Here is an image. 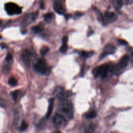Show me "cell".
I'll return each mask as SVG.
<instances>
[{
	"instance_id": "f546056e",
	"label": "cell",
	"mask_w": 133,
	"mask_h": 133,
	"mask_svg": "<svg viewBox=\"0 0 133 133\" xmlns=\"http://www.w3.org/2000/svg\"><path fill=\"white\" fill-rule=\"evenodd\" d=\"M124 3L126 5H129L133 4V0H124Z\"/></svg>"
},
{
	"instance_id": "7c38bea8",
	"label": "cell",
	"mask_w": 133,
	"mask_h": 133,
	"mask_svg": "<svg viewBox=\"0 0 133 133\" xmlns=\"http://www.w3.org/2000/svg\"><path fill=\"white\" fill-rule=\"evenodd\" d=\"M48 109L47 111L46 114V118L48 119L51 115V113L52 112L53 110V107H54V98H50L49 101H48Z\"/></svg>"
},
{
	"instance_id": "7a4b0ae2",
	"label": "cell",
	"mask_w": 133,
	"mask_h": 133,
	"mask_svg": "<svg viewBox=\"0 0 133 133\" xmlns=\"http://www.w3.org/2000/svg\"><path fill=\"white\" fill-rule=\"evenodd\" d=\"M34 66L36 71L42 74L48 75L50 72V69L48 67L46 61L43 58H39Z\"/></svg>"
},
{
	"instance_id": "9a60e30c",
	"label": "cell",
	"mask_w": 133,
	"mask_h": 133,
	"mask_svg": "<svg viewBox=\"0 0 133 133\" xmlns=\"http://www.w3.org/2000/svg\"><path fill=\"white\" fill-rule=\"evenodd\" d=\"M36 127L37 129L39 130L45 129L46 127V121L44 118H42L41 119L39 120L36 125Z\"/></svg>"
},
{
	"instance_id": "ba28073f",
	"label": "cell",
	"mask_w": 133,
	"mask_h": 133,
	"mask_svg": "<svg viewBox=\"0 0 133 133\" xmlns=\"http://www.w3.org/2000/svg\"><path fill=\"white\" fill-rule=\"evenodd\" d=\"M31 52L28 49H24L21 54V58L24 64L27 67H30L31 58Z\"/></svg>"
},
{
	"instance_id": "52a82bcc",
	"label": "cell",
	"mask_w": 133,
	"mask_h": 133,
	"mask_svg": "<svg viewBox=\"0 0 133 133\" xmlns=\"http://www.w3.org/2000/svg\"><path fill=\"white\" fill-rule=\"evenodd\" d=\"M52 123L56 127L60 128L64 127L66 125V121L63 116L58 113H56L52 117Z\"/></svg>"
},
{
	"instance_id": "d590c367",
	"label": "cell",
	"mask_w": 133,
	"mask_h": 133,
	"mask_svg": "<svg viewBox=\"0 0 133 133\" xmlns=\"http://www.w3.org/2000/svg\"><path fill=\"white\" fill-rule=\"evenodd\" d=\"M71 15L68 14V15H66L65 16V19H66V20H68V19H69V18L71 17Z\"/></svg>"
},
{
	"instance_id": "5b68a950",
	"label": "cell",
	"mask_w": 133,
	"mask_h": 133,
	"mask_svg": "<svg viewBox=\"0 0 133 133\" xmlns=\"http://www.w3.org/2000/svg\"><path fill=\"white\" fill-rule=\"evenodd\" d=\"M5 9L9 15H18L21 13V8L13 3H7L5 5Z\"/></svg>"
},
{
	"instance_id": "e0dca14e",
	"label": "cell",
	"mask_w": 133,
	"mask_h": 133,
	"mask_svg": "<svg viewBox=\"0 0 133 133\" xmlns=\"http://www.w3.org/2000/svg\"><path fill=\"white\" fill-rule=\"evenodd\" d=\"M94 54V52L93 51H88V52H87V51H81L79 54L80 55L84 58H87L88 57H91Z\"/></svg>"
},
{
	"instance_id": "836d02e7",
	"label": "cell",
	"mask_w": 133,
	"mask_h": 133,
	"mask_svg": "<svg viewBox=\"0 0 133 133\" xmlns=\"http://www.w3.org/2000/svg\"><path fill=\"white\" fill-rule=\"evenodd\" d=\"M92 33H93L92 30H89L88 31V32H87V36H90L91 35H92Z\"/></svg>"
},
{
	"instance_id": "4316f807",
	"label": "cell",
	"mask_w": 133,
	"mask_h": 133,
	"mask_svg": "<svg viewBox=\"0 0 133 133\" xmlns=\"http://www.w3.org/2000/svg\"><path fill=\"white\" fill-rule=\"evenodd\" d=\"M9 70H10V67L8 65H5L3 68V72L4 73H7L8 71H9Z\"/></svg>"
},
{
	"instance_id": "44dd1931",
	"label": "cell",
	"mask_w": 133,
	"mask_h": 133,
	"mask_svg": "<svg viewBox=\"0 0 133 133\" xmlns=\"http://www.w3.org/2000/svg\"><path fill=\"white\" fill-rule=\"evenodd\" d=\"M20 91L19 90H16L11 92L10 94H11V97L14 101H16L17 100V99L18 98V96L20 93Z\"/></svg>"
},
{
	"instance_id": "d6a6232c",
	"label": "cell",
	"mask_w": 133,
	"mask_h": 133,
	"mask_svg": "<svg viewBox=\"0 0 133 133\" xmlns=\"http://www.w3.org/2000/svg\"><path fill=\"white\" fill-rule=\"evenodd\" d=\"M39 6H40V7H41V9H44V3L42 1L40 2Z\"/></svg>"
},
{
	"instance_id": "8992f818",
	"label": "cell",
	"mask_w": 133,
	"mask_h": 133,
	"mask_svg": "<svg viewBox=\"0 0 133 133\" xmlns=\"http://www.w3.org/2000/svg\"><path fill=\"white\" fill-rule=\"evenodd\" d=\"M54 95L55 97L60 99H64L71 96V92L69 91H65L63 87L61 86H57L55 88Z\"/></svg>"
},
{
	"instance_id": "cb8c5ba5",
	"label": "cell",
	"mask_w": 133,
	"mask_h": 133,
	"mask_svg": "<svg viewBox=\"0 0 133 133\" xmlns=\"http://www.w3.org/2000/svg\"><path fill=\"white\" fill-rule=\"evenodd\" d=\"M68 49L67 45L65 43H62L61 46L60 48V51L61 53H65Z\"/></svg>"
},
{
	"instance_id": "8d00e7d4",
	"label": "cell",
	"mask_w": 133,
	"mask_h": 133,
	"mask_svg": "<svg viewBox=\"0 0 133 133\" xmlns=\"http://www.w3.org/2000/svg\"><path fill=\"white\" fill-rule=\"evenodd\" d=\"M2 23H3L2 21L1 20H0V26H2Z\"/></svg>"
},
{
	"instance_id": "d6986e66",
	"label": "cell",
	"mask_w": 133,
	"mask_h": 133,
	"mask_svg": "<svg viewBox=\"0 0 133 133\" xmlns=\"http://www.w3.org/2000/svg\"><path fill=\"white\" fill-rule=\"evenodd\" d=\"M49 47L47 46H43L42 47V48H41V50H40V53H41V55L42 56H45L49 51Z\"/></svg>"
},
{
	"instance_id": "e575fe53",
	"label": "cell",
	"mask_w": 133,
	"mask_h": 133,
	"mask_svg": "<svg viewBox=\"0 0 133 133\" xmlns=\"http://www.w3.org/2000/svg\"><path fill=\"white\" fill-rule=\"evenodd\" d=\"M83 15V14L82 13H81V12H77V13H76V14H75V16L76 17H81V16H82Z\"/></svg>"
},
{
	"instance_id": "603a6c76",
	"label": "cell",
	"mask_w": 133,
	"mask_h": 133,
	"mask_svg": "<svg viewBox=\"0 0 133 133\" xmlns=\"http://www.w3.org/2000/svg\"><path fill=\"white\" fill-rule=\"evenodd\" d=\"M32 31H33L35 33H39L43 31V29L41 26L37 25V26H33V27L32 28Z\"/></svg>"
},
{
	"instance_id": "9c48e42d",
	"label": "cell",
	"mask_w": 133,
	"mask_h": 133,
	"mask_svg": "<svg viewBox=\"0 0 133 133\" xmlns=\"http://www.w3.org/2000/svg\"><path fill=\"white\" fill-rule=\"evenodd\" d=\"M53 6L55 11L59 15H63L64 13V9L63 6L62 0H54Z\"/></svg>"
},
{
	"instance_id": "1f68e13d",
	"label": "cell",
	"mask_w": 133,
	"mask_h": 133,
	"mask_svg": "<svg viewBox=\"0 0 133 133\" xmlns=\"http://www.w3.org/2000/svg\"><path fill=\"white\" fill-rule=\"evenodd\" d=\"M0 47H1L2 49H4V48H7V45L5 43H0Z\"/></svg>"
},
{
	"instance_id": "f1b7e54d",
	"label": "cell",
	"mask_w": 133,
	"mask_h": 133,
	"mask_svg": "<svg viewBox=\"0 0 133 133\" xmlns=\"http://www.w3.org/2000/svg\"><path fill=\"white\" fill-rule=\"evenodd\" d=\"M37 16V12H33L31 14V19L32 20H34L36 19V17Z\"/></svg>"
},
{
	"instance_id": "8fae6325",
	"label": "cell",
	"mask_w": 133,
	"mask_h": 133,
	"mask_svg": "<svg viewBox=\"0 0 133 133\" xmlns=\"http://www.w3.org/2000/svg\"><path fill=\"white\" fill-rule=\"evenodd\" d=\"M116 49L114 46L112 44H107L104 47V51L101 54L100 58H103L105 57L106 55L109 54H112L114 53L116 51Z\"/></svg>"
},
{
	"instance_id": "5bb4252c",
	"label": "cell",
	"mask_w": 133,
	"mask_h": 133,
	"mask_svg": "<svg viewBox=\"0 0 133 133\" xmlns=\"http://www.w3.org/2000/svg\"><path fill=\"white\" fill-rule=\"evenodd\" d=\"M44 18L45 21L47 23H50L54 20L55 19V15L52 12H48L45 14L44 16Z\"/></svg>"
},
{
	"instance_id": "d4e9b609",
	"label": "cell",
	"mask_w": 133,
	"mask_h": 133,
	"mask_svg": "<svg viewBox=\"0 0 133 133\" xmlns=\"http://www.w3.org/2000/svg\"><path fill=\"white\" fill-rule=\"evenodd\" d=\"M5 60L7 62H10L12 60V56L10 53H9V52L7 53V54L6 56V58H5Z\"/></svg>"
},
{
	"instance_id": "2e32d148",
	"label": "cell",
	"mask_w": 133,
	"mask_h": 133,
	"mask_svg": "<svg viewBox=\"0 0 133 133\" xmlns=\"http://www.w3.org/2000/svg\"><path fill=\"white\" fill-rule=\"evenodd\" d=\"M112 4L113 7L116 10H118L121 9L123 6V1L122 0H113Z\"/></svg>"
},
{
	"instance_id": "4fadbf2b",
	"label": "cell",
	"mask_w": 133,
	"mask_h": 133,
	"mask_svg": "<svg viewBox=\"0 0 133 133\" xmlns=\"http://www.w3.org/2000/svg\"><path fill=\"white\" fill-rule=\"evenodd\" d=\"M94 10L96 12V16H97V19L98 20V21L100 22H101V23H102L103 24H105L106 23L105 22L104 16L101 14V12L100 11V10L98 8H97L96 7L94 8Z\"/></svg>"
},
{
	"instance_id": "484cf974",
	"label": "cell",
	"mask_w": 133,
	"mask_h": 133,
	"mask_svg": "<svg viewBox=\"0 0 133 133\" xmlns=\"http://www.w3.org/2000/svg\"><path fill=\"white\" fill-rule=\"evenodd\" d=\"M0 107L3 108L6 107V102L5 100L2 98H0Z\"/></svg>"
},
{
	"instance_id": "277c9868",
	"label": "cell",
	"mask_w": 133,
	"mask_h": 133,
	"mask_svg": "<svg viewBox=\"0 0 133 133\" xmlns=\"http://www.w3.org/2000/svg\"><path fill=\"white\" fill-rule=\"evenodd\" d=\"M110 66L108 64H102L100 66L95 67L92 70V74L95 77L100 76L101 77H105L108 74Z\"/></svg>"
},
{
	"instance_id": "4dcf8cb0",
	"label": "cell",
	"mask_w": 133,
	"mask_h": 133,
	"mask_svg": "<svg viewBox=\"0 0 133 133\" xmlns=\"http://www.w3.org/2000/svg\"><path fill=\"white\" fill-rule=\"evenodd\" d=\"M68 38L67 36H64L63 38H62V43H65V44H67V42H68Z\"/></svg>"
},
{
	"instance_id": "ffe728a7",
	"label": "cell",
	"mask_w": 133,
	"mask_h": 133,
	"mask_svg": "<svg viewBox=\"0 0 133 133\" xmlns=\"http://www.w3.org/2000/svg\"><path fill=\"white\" fill-rule=\"evenodd\" d=\"M8 84L12 86H15L17 84V81L14 77H10L8 81Z\"/></svg>"
},
{
	"instance_id": "30bf717a",
	"label": "cell",
	"mask_w": 133,
	"mask_h": 133,
	"mask_svg": "<svg viewBox=\"0 0 133 133\" xmlns=\"http://www.w3.org/2000/svg\"><path fill=\"white\" fill-rule=\"evenodd\" d=\"M104 18L106 23H113L115 22L117 18V16L115 13L113 12H110L109 11H107L104 12Z\"/></svg>"
},
{
	"instance_id": "7402d4cb",
	"label": "cell",
	"mask_w": 133,
	"mask_h": 133,
	"mask_svg": "<svg viewBox=\"0 0 133 133\" xmlns=\"http://www.w3.org/2000/svg\"><path fill=\"white\" fill-rule=\"evenodd\" d=\"M28 124L26 123V122H25L24 121H22L21 123L20 126L19 127V130L21 131H24L28 128Z\"/></svg>"
},
{
	"instance_id": "6da1fadb",
	"label": "cell",
	"mask_w": 133,
	"mask_h": 133,
	"mask_svg": "<svg viewBox=\"0 0 133 133\" xmlns=\"http://www.w3.org/2000/svg\"><path fill=\"white\" fill-rule=\"evenodd\" d=\"M58 113L64 117L69 119H72L73 117V105L70 101L66 98L59 99V102L58 105Z\"/></svg>"
},
{
	"instance_id": "3957f363",
	"label": "cell",
	"mask_w": 133,
	"mask_h": 133,
	"mask_svg": "<svg viewBox=\"0 0 133 133\" xmlns=\"http://www.w3.org/2000/svg\"><path fill=\"white\" fill-rule=\"evenodd\" d=\"M129 61V56L128 55H124L120 59L119 62L112 66V72L115 74H118L121 71L125 69L128 65Z\"/></svg>"
},
{
	"instance_id": "ac0fdd59",
	"label": "cell",
	"mask_w": 133,
	"mask_h": 133,
	"mask_svg": "<svg viewBox=\"0 0 133 133\" xmlns=\"http://www.w3.org/2000/svg\"><path fill=\"white\" fill-rule=\"evenodd\" d=\"M97 112L95 110H92L90 112H89L88 113H87L85 116L87 118H88V119H91V118H95L96 116H97Z\"/></svg>"
},
{
	"instance_id": "83f0119b",
	"label": "cell",
	"mask_w": 133,
	"mask_h": 133,
	"mask_svg": "<svg viewBox=\"0 0 133 133\" xmlns=\"http://www.w3.org/2000/svg\"><path fill=\"white\" fill-rule=\"evenodd\" d=\"M118 42L119 44H121V45H126L128 44V43L126 41H125L124 39H118Z\"/></svg>"
}]
</instances>
